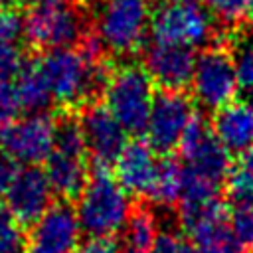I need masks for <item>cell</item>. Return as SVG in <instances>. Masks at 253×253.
Returning <instances> with one entry per match:
<instances>
[{
	"label": "cell",
	"instance_id": "obj_1",
	"mask_svg": "<svg viewBox=\"0 0 253 253\" xmlns=\"http://www.w3.org/2000/svg\"><path fill=\"white\" fill-rule=\"evenodd\" d=\"M40 67L53 103L63 109H81L93 103L111 71L107 59H93L79 45L45 51L40 57Z\"/></svg>",
	"mask_w": 253,
	"mask_h": 253
},
{
	"label": "cell",
	"instance_id": "obj_2",
	"mask_svg": "<svg viewBox=\"0 0 253 253\" xmlns=\"http://www.w3.org/2000/svg\"><path fill=\"white\" fill-rule=\"evenodd\" d=\"M75 213L89 237H113L125 229L132 213L130 194L109 168H91V176L77 196Z\"/></svg>",
	"mask_w": 253,
	"mask_h": 253
},
{
	"label": "cell",
	"instance_id": "obj_3",
	"mask_svg": "<svg viewBox=\"0 0 253 253\" xmlns=\"http://www.w3.org/2000/svg\"><path fill=\"white\" fill-rule=\"evenodd\" d=\"M105 107L128 134H142L154 103V83L142 65L126 61L111 67L103 85Z\"/></svg>",
	"mask_w": 253,
	"mask_h": 253
},
{
	"label": "cell",
	"instance_id": "obj_4",
	"mask_svg": "<svg viewBox=\"0 0 253 253\" xmlns=\"http://www.w3.org/2000/svg\"><path fill=\"white\" fill-rule=\"evenodd\" d=\"M152 10L148 0H95L93 34L107 53L128 55L144 47Z\"/></svg>",
	"mask_w": 253,
	"mask_h": 253
},
{
	"label": "cell",
	"instance_id": "obj_5",
	"mask_svg": "<svg viewBox=\"0 0 253 253\" xmlns=\"http://www.w3.org/2000/svg\"><path fill=\"white\" fill-rule=\"evenodd\" d=\"M89 30L77 4H32L24 14V40L42 51L75 47Z\"/></svg>",
	"mask_w": 253,
	"mask_h": 253
},
{
	"label": "cell",
	"instance_id": "obj_6",
	"mask_svg": "<svg viewBox=\"0 0 253 253\" xmlns=\"http://www.w3.org/2000/svg\"><path fill=\"white\" fill-rule=\"evenodd\" d=\"M148 36L150 42L194 49L215 38V24L208 8L198 2H164L152 10Z\"/></svg>",
	"mask_w": 253,
	"mask_h": 253
},
{
	"label": "cell",
	"instance_id": "obj_7",
	"mask_svg": "<svg viewBox=\"0 0 253 253\" xmlns=\"http://www.w3.org/2000/svg\"><path fill=\"white\" fill-rule=\"evenodd\" d=\"M190 87L194 101L211 113L235 101L239 83L231 51L225 47H206L196 57Z\"/></svg>",
	"mask_w": 253,
	"mask_h": 253
},
{
	"label": "cell",
	"instance_id": "obj_8",
	"mask_svg": "<svg viewBox=\"0 0 253 253\" xmlns=\"http://www.w3.org/2000/svg\"><path fill=\"white\" fill-rule=\"evenodd\" d=\"M57 119L49 113H26L0 132L6 156L24 166H40L55 148Z\"/></svg>",
	"mask_w": 253,
	"mask_h": 253
},
{
	"label": "cell",
	"instance_id": "obj_9",
	"mask_svg": "<svg viewBox=\"0 0 253 253\" xmlns=\"http://www.w3.org/2000/svg\"><path fill=\"white\" fill-rule=\"evenodd\" d=\"M196 119L194 103L182 91H158L146 125V142L158 154H170L180 148L184 134Z\"/></svg>",
	"mask_w": 253,
	"mask_h": 253
},
{
	"label": "cell",
	"instance_id": "obj_10",
	"mask_svg": "<svg viewBox=\"0 0 253 253\" xmlns=\"http://www.w3.org/2000/svg\"><path fill=\"white\" fill-rule=\"evenodd\" d=\"M85 136L91 168H111L126 146V130L103 103H89L77 115Z\"/></svg>",
	"mask_w": 253,
	"mask_h": 253
},
{
	"label": "cell",
	"instance_id": "obj_11",
	"mask_svg": "<svg viewBox=\"0 0 253 253\" xmlns=\"http://www.w3.org/2000/svg\"><path fill=\"white\" fill-rule=\"evenodd\" d=\"M180 150L186 160V168L196 172L198 176H204L219 186L229 178L231 154L215 138L211 126L202 117L196 115V119L188 126Z\"/></svg>",
	"mask_w": 253,
	"mask_h": 253
},
{
	"label": "cell",
	"instance_id": "obj_12",
	"mask_svg": "<svg viewBox=\"0 0 253 253\" xmlns=\"http://www.w3.org/2000/svg\"><path fill=\"white\" fill-rule=\"evenodd\" d=\"M81 225L75 210L61 202L53 204L26 235V253H75L81 245Z\"/></svg>",
	"mask_w": 253,
	"mask_h": 253
},
{
	"label": "cell",
	"instance_id": "obj_13",
	"mask_svg": "<svg viewBox=\"0 0 253 253\" xmlns=\"http://www.w3.org/2000/svg\"><path fill=\"white\" fill-rule=\"evenodd\" d=\"M142 67L158 87L184 91L192 83L196 55L190 47L148 42L142 47Z\"/></svg>",
	"mask_w": 253,
	"mask_h": 253
},
{
	"label": "cell",
	"instance_id": "obj_14",
	"mask_svg": "<svg viewBox=\"0 0 253 253\" xmlns=\"http://www.w3.org/2000/svg\"><path fill=\"white\" fill-rule=\"evenodd\" d=\"M180 221L200 253H241L221 200L204 210L180 215Z\"/></svg>",
	"mask_w": 253,
	"mask_h": 253
},
{
	"label": "cell",
	"instance_id": "obj_15",
	"mask_svg": "<svg viewBox=\"0 0 253 253\" xmlns=\"http://www.w3.org/2000/svg\"><path fill=\"white\" fill-rule=\"evenodd\" d=\"M53 190L45 172L38 166L20 168L6 198V206L22 225H32L53 206Z\"/></svg>",
	"mask_w": 253,
	"mask_h": 253
},
{
	"label": "cell",
	"instance_id": "obj_16",
	"mask_svg": "<svg viewBox=\"0 0 253 253\" xmlns=\"http://www.w3.org/2000/svg\"><path fill=\"white\" fill-rule=\"evenodd\" d=\"M160 170L158 152L140 138L128 140L115 162V176L132 196H150Z\"/></svg>",
	"mask_w": 253,
	"mask_h": 253
},
{
	"label": "cell",
	"instance_id": "obj_17",
	"mask_svg": "<svg viewBox=\"0 0 253 253\" xmlns=\"http://www.w3.org/2000/svg\"><path fill=\"white\" fill-rule=\"evenodd\" d=\"M211 130L229 154H245L253 146V99H235L213 113Z\"/></svg>",
	"mask_w": 253,
	"mask_h": 253
},
{
	"label": "cell",
	"instance_id": "obj_18",
	"mask_svg": "<svg viewBox=\"0 0 253 253\" xmlns=\"http://www.w3.org/2000/svg\"><path fill=\"white\" fill-rule=\"evenodd\" d=\"M87 158H89L87 152L53 148V152L45 160L43 172L55 196L63 200H73V198L77 200V196L83 192L91 176V166Z\"/></svg>",
	"mask_w": 253,
	"mask_h": 253
},
{
	"label": "cell",
	"instance_id": "obj_19",
	"mask_svg": "<svg viewBox=\"0 0 253 253\" xmlns=\"http://www.w3.org/2000/svg\"><path fill=\"white\" fill-rule=\"evenodd\" d=\"M24 16L18 8L0 10V81H8L24 65Z\"/></svg>",
	"mask_w": 253,
	"mask_h": 253
},
{
	"label": "cell",
	"instance_id": "obj_20",
	"mask_svg": "<svg viewBox=\"0 0 253 253\" xmlns=\"http://www.w3.org/2000/svg\"><path fill=\"white\" fill-rule=\"evenodd\" d=\"M14 91L20 103V109L28 113H45V109L53 103L49 85L40 67V59L24 61L20 71L14 75Z\"/></svg>",
	"mask_w": 253,
	"mask_h": 253
},
{
	"label": "cell",
	"instance_id": "obj_21",
	"mask_svg": "<svg viewBox=\"0 0 253 253\" xmlns=\"http://www.w3.org/2000/svg\"><path fill=\"white\" fill-rule=\"evenodd\" d=\"M121 233H123V239L119 245L123 253H150L160 235L156 215L148 208L132 210Z\"/></svg>",
	"mask_w": 253,
	"mask_h": 253
},
{
	"label": "cell",
	"instance_id": "obj_22",
	"mask_svg": "<svg viewBox=\"0 0 253 253\" xmlns=\"http://www.w3.org/2000/svg\"><path fill=\"white\" fill-rule=\"evenodd\" d=\"M184 172H186V168L178 160L162 158L154 188L148 198L158 206L180 204V196H182V188H184Z\"/></svg>",
	"mask_w": 253,
	"mask_h": 253
},
{
	"label": "cell",
	"instance_id": "obj_23",
	"mask_svg": "<svg viewBox=\"0 0 253 253\" xmlns=\"http://www.w3.org/2000/svg\"><path fill=\"white\" fill-rule=\"evenodd\" d=\"M231 57L237 73L239 91L253 99V28L237 34L231 42Z\"/></svg>",
	"mask_w": 253,
	"mask_h": 253
},
{
	"label": "cell",
	"instance_id": "obj_24",
	"mask_svg": "<svg viewBox=\"0 0 253 253\" xmlns=\"http://www.w3.org/2000/svg\"><path fill=\"white\" fill-rule=\"evenodd\" d=\"M0 253H26V235L18 217L0 200Z\"/></svg>",
	"mask_w": 253,
	"mask_h": 253
},
{
	"label": "cell",
	"instance_id": "obj_25",
	"mask_svg": "<svg viewBox=\"0 0 253 253\" xmlns=\"http://www.w3.org/2000/svg\"><path fill=\"white\" fill-rule=\"evenodd\" d=\"M227 194L235 206L253 208V170L239 164L227 178Z\"/></svg>",
	"mask_w": 253,
	"mask_h": 253
},
{
	"label": "cell",
	"instance_id": "obj_26",
	"mask_svg": "<svg viewBox=\"0 0 253 253\" xmlns=\"http://www.w3.org/2000/svg\"><path fill=\"white\" fill-rule=\"evenodd\" d=\"M204 4L213 20L223 26H237L247 16L249 0H204Z\"/></svg>",
	"mask_w": 253,
	"mask_h": 253
},
{
	"label": "cell",
	"instance_id": "obj_27",
	"mask_svg": "<svg viewBox=\"0 0 253 253\" xmlns=\"http://www.w3.org/2000/svg\"><path fill=\"white\" fill-rule=\"evenodd\" d=\"M229 225L239 247L245 251H253V208L235 206L229 213Z\"/></svg>",
	"mask_w": 253,
	"mask_h": 253
},
{
	"label": "cell",
	"instance_id": "obj_28",
	"mask_svg": "<svg viewBox=\"0 0 253 253\" xmlns=\"http://www.w3.org/2000/svg\"><path fill=\"white\" fill-rule=\"evenodd\" d=\"M20 103L14 91V85L8 81H0V132L18 119Z\"/></svg>",
	"mask_w": 253,
	"mask_h": 253
},
{
	"label": "cell",
	"instance_id": "obj_29",
	"mask_svg": "<svg viewBox=\"0 0 253 253\" xmlns=\"http://www.w3.org/2000/svg\"><path fill=\"white\" fill-rule=\"evenodd\" d=\"M75 253H123L121 245L113 237H89L81 241Z\"/></svg>",
	"mask_w": 253,
	"mask_h": 253
},
{
	"label": "cell",
	"instance_id": "obj_30",
	"mask_svg": "<svg viewBox=\"0 0 253 253\" xmlns=\"http://www.w3.org/2000/svg\"><path fill=\"white\" fill-rule=\"evenodd\" d=\"M20 168H18V162L12 160L10 156L6 154H0V198L8 194L12 182L16 180Z\"/></svg>",
	"mask_w": 253,
	"mask_h": 253
},
{
	"label": "cell",
	"instance_id": "obj_31",
	"mask_svg": "<svg viewBox=\"0 0 253 253\" xmlns=\"http://www.w3.org/2000/svg\"><path fill=\"white\" fill-rule=\"evenodd\" d=\"M186 247V241L180 239L176 233L172 231H160L154 247L150 253H182Z\"/></svg>",
	"mask_w": 253,
	"mask_h": 253
},
{
	"label": "cell",
	"instance_id": "obj_32",
	"mask_svg": "<svg viewBox=\"0 0 253 253\" xmlns=\"http://www.w3.org/2000/svg\"><path fill=\"white\" fill-rule=\"evenodd\" d=\"M34 4H79V0H34Z\"/></svg>",
	"mask_w": 253,
	"mask_h": 253
},
{
	"label": "cell",
	"instance_id": "obj_33",
	"mask_svg": "<svg viewBox=\"0 0 253 253\" xmlns=\"http://www.w3.org/2000/svg\"><path fill=\"white\" fill-rule=\"evenodd\" d=\"M22 0H0V10H6V8H16Z\"/></svg>",
	"mask_w": 253,
	"mask_h": 253
},
{
	"label": "cell",
	"instance_id": "obj_34",
	"mask_svg": "<svg viewBox=\"0 0 253 253\" xmlns=\"http://www.w3.org/2000/svg\"><path fill=\"white\" fill-rule=\"evenodd\" d=\"M182 253H200V251H198V249H196L194 245H190V243H186V247H184V251H182Z\"/></svg>",
	"mask_w": 253,
	"mask_h": 253
},
{
	"label": "cell",
	"instance_id": "obj_35",
	"mask_svg": "<svg viewBox=\"0 0 253 253\" xmlns=\"http://www.w3.org/2000/svg\"><path fill=\"white\" fill-rule=\"evenodd\" d=\"M247 16L253 22V0H249V4H247Z\"/></svg>",
	"mask_w": 253,
	"mask_h": 253
}]
</instances>
